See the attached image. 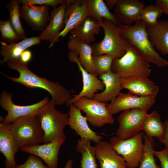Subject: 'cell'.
Here are the masks:
<instances>
[{
    "label": "cell",
    "instance_id": "obj_19",
    "mask_svg": "<svg viewBox=\"0 0 168 168\" xmlns=\"http://www.w3.org/2000/svg\"><path fill=\"white\" fill-rule=\"evenodd\" d=\"M68 125L79 135L81 139L87 140L96 143L102 140L103 138L93 131L89 127L87 119L83 116L81 110L73 104L69 106Z\"/></svg>",
    "mask_w": 168,
    "mask_h": 168
},
{
    "label": "cell",
    "instance_id": "obj_36",
    "mask_svg": "<svg viewBox=\"0 0 168 168\" xmlns=\"http://www.w3.org/2000/svg\"><path fill=\"white\" fill-rule=\"evenodd\" d=\"M21 3L23 5L32 4L40 5H46L52 7L54 8L56 7L59 4H62L65 2L67 0H19Z\"/></svg>",
    "mask_w": 168,
    "mask_h": 168
},
{
    "label": "cell",
    "instance_id": "obj_9",
    "mask_svg": "<svg viewBox=\"0 0 168 168\" xmlns=\"http://www.w3.org/2000/svg\"><path fill=\"white\" fill-rule=\"evenodd\" d=\"M148 110L133 109L123 111L118 117L119 127L116 133V136L121 139L125 140L138 134L148 115Z\"/></svg>",
    "mask_w": 168,
    "mask_h": 168
},
{
    "label": "cell",
    "instance_id": "obj_13",
    "mask_svg": "<svg viewBox=\"0 0 168 168\" xmlns=\"http://www.w3.org/2000/svg\"><path fill=\"white\" fill-rule=\"evenodd\" d=\"M50 7L30 4L23 5L21 7L20 17L34 31H42L50 21Z\"/></svg>",
    "mask_w": 168,
    "mask_h": 168
},
{
    "label": "cell",
    "instance_id": "obj_24",
    "mask_svg": "<svg viewBox=\"0 0 168 168\" xmlns=\"http://www.w3.org/2000/svg\"><path fill=\"white\" fill-rule=\"evenodd\" d=\"M40 41L38 36L26 37L19 42L8 44L1 41L0 54L3 59L0 63L4 64L9 61L19 59L23 51L33 45L39 44Z\"/></svg>",
    "mask_w": 168,
    "mask_h": 168
},
{
    "label": "cell",
    "instance_id": "obj_35",
    "mask_svg": "<svg viewBox=\"0 0 168 168\" xmlns=\"http://www.w3.org/2000/svg\"><path fill=\"white\" fill-rule=\"evenodd\" d=\"M14 168H50L44 165L43 160L35 155L30 154L27 160L21 165H17Z\"/></svg>",
    "mask_w": 168,
    "mask_h": 168
},
{
    "label": "cell",
    "instance_id": "obj_42",
    "mask_svg": "<svg viewBox=\"0 0 168 168\" xmlns=\"http://www.w3.org/2000/svg\"><path fill=\"white\" fill-rule=\"evenodd\" d=\"M73 163V160L69 159L66 162L64 168H72Z\"/></svg>",
    "mask_w": 168,
    "mask_h": 168
},
{
    "label": "cell",
    "instance_id": "obj_18",
    "mask_svg": "<svg viewBox=\"0 0 168 168\" xmlns=\"http://www.w3.org/2000/svg\"><path fill=\"white\" fill-rule=\"evenodd\" d=\"M121 88L140 96L156 97L159 89V86L142 75L121 77Z\"/></svg>",
    "mask_w": 168,
    "mask_h": 168
},
{
    "label": "cell",
    "instance_id": "obj_29",
    "mask_svg": "<svg viewBox=\"0 0 168 168\" xmlns=\"http://www.w3.org/2000/svg\"><path fill=\"white\" fill-rule=\"evenodd\" d=\"M91 141L86 139H79L76 145V150L81 155L80 161L81 168H97L94 147Z\"/></svg>",
    "mask_w": 168,
    "mask_h": 168
},
{
    "label": "cell",
    "instance_id": "obj_10",
    "mask_svg": "<svg viewBox=\"0 0 168 168\" xmlns=\"http://www.w3.org/2000/svg\"><path fill=\"white\" fill-rule=\"evenodd\" d=\"M13 95L10 92L3 91L1 94L0 105L3 110L7 112V114L3 119L4 123H11L22 116H36L39 109L49 100L45 96L41 100L30 105H19L14 104L12 101Z\"/></svg>",
    "mask_w": 168,
    "mask_h": 168
},
{
    "label": "cell",
    "instance_id": "obj_34",
    "mask_svg": "<svg viewBox=\"0 0 168 168\" xmlns=\"http://www.w3.org/2000/svg\"><path fill=\"white\" fill-rule=\"evenodd\" d=\"M0 31L2 41L12 44L20 40L8 19L0 20Z\"/></svg>",
    "mask_w": 168,
    "mask_h": 168
},
{
    "label": "cell",
    "instance_id": "obj_15",
    "mask_svg": "<svg viewBox=\"0 0 168 168\" xmlns=\"http://www.w3.org/2000/svg\"><path fill=\"white\" fill-rule=\"evenodd\" d=\"M60 139L43 144L21 147L20 150L37 156L50 168H58V155L60 148L65 141Z\"/></svg>",
    "mask_w": 168,
    "mask_h": 168
},
{
    "label": "cell",
    "instance_id": "obj_21",
    "mask_svg": "<svg viewBox=\"0 0 168 168\" xmlns=\"http://www.w3.org/2000/svg\"><path fill=\"white\" fill-rule=\"evenodd\" d=\"M0 117V152L5 157V168H14L17 165L15 155L19 148L17 146L10 132L11 123H4Z\"/></svg>",
    "mask_w": 168,
    "mask_h": 168
},
{
    "label": "cell",
    "instance_id": "obj_23",
    "mask_svg": "<svg viewBox=\"0 0 168 168\" xmlns=\"http://www.w3.org/2000/svg\"><path fill=\"white\" fill-rule=\"evenodd\" d=\"M67 47L70 51H72L79 56V62L86 71L98 76L93 64L92 49L91 45L85 44L71 35L69 37Z\"/></svg>",
    "mask_w": 168,
    "mask_h": 168
},
{
    "label": "cell",
    "instance_id": "obj_14",
    "mask_svg": "<svg viewBox=\"0 0 168 168\" xmlns=\"http://www.w3.org/2000/svg\"><path fill=\"white\" fill-rule=\"evenodd\" d=\"M89 16L86 0H68L64 17V27L58 38H64Z\"/></svg>",
    "mask_w": 168,
    "mask_h": 168
},
{
    "label": "cell",
    "instance_id": "obj_12",
    "mask_svg": "<svg viewBox=\"0 0 168 168\" xmlns=\"http://www.w3.org/2000/svg\"><path fill=\"white\" fill-rule=\"evenodd\" d=\"M68 57L71 62L77 63L79 70L82 73L83 80V87L82 91L77 95L74 96L67 103L66 106H69L81 97L85 96L90 99H92L96 93L98 91H103L105 85L102 80L99 79L96 76L86 71L79 62L77 55L70 51Z\"/></svg>",
    "mask_w": 168,
    "mask_h": 168
},
{
    "label": "cell",
    "instance_id": "obj_38",
    "mask_svg": "<svg viewBox=\"0 0 168 168\" xmlns=\"http://www.w3.org/2000/svg\"><path fill=\"white\" fill-rule=\"evenodd\" d=\"M32 56L31 52L29 50L26 49L21 53L19 59L23 63L27 64L31 60Z\"/></svg>",
    "mask_w": 168,
    "mask_h": 168
},
{
    "label": "cell",
    "instance_id": "obj_30",
    "mask_svg": "<svg viewBox=\"0 0 168 168\" xmlns=\"http://www.w3.org/2000/svg\"><path fill=\"white\" fill-rule=\"evenodd\" d=\"M20 3L19 0H11L6 8L9 14L8 20L20 40H22L26 37L20 20Z\"/></svg>",
    "mask_w": 168,
    "mask_h": 168
},
{
    "label": "cell",
    "instance_id": "obj_17",
    "mask_svg": "<svg viewBox=\"0 0 168 168\" xmlns=\"http://www.w3.org/2000/svg\"><path fill=\"white\" fill-rule=\"evenodd\" d=\"M67 1L50 12V19L49 24L38 36L40 40H46L50 43L48 48H51L59 40L58 36L64 27V17Z\"/></svg>",
    "mask_w": 168,
    "mask_h": 168
},
{
    "label": "cell",
    "instance_id": "obj_43",
    "mask_svg": "<svg viewBox=\"0 0 168 168\" xmlns=\"http://www.w3.org/2000/svg\"><path fill=\"white\" fill-rule=\"evenodd\" d=\"M167 119H168V118Z\"/></svg>",
    "mask_w": 168,
    "mask_h": 168
},
{
    "label": "cell",
    "instance_id": "obj_39",
    "mask_svg": "<svg viewBox=\"0 0 168 168\" xmlns=\"http://www.w3.org/2000/svg\"><path fill=\"white\" fill-rule=\"evenodd\" d=\"M156 5L161 8L163 13L168 15V0H157Z\"/></svg>",
    "mask_w": 168,
    "mask_h": 168
},
{
    "label": "cell",
    "instance_id": "obj_11",
    "mask_svg": "<svg viewBox=\"0 0 168 168\" xmlns=\"http://www.w3.org/2000/svg\"><path fill=\"white\" fill-rule=\"evenodd\" d=\"M155 97L140 96L128 91L120 92L106 107L112 114L133 109H149L156 102Z\"/></svg>",
    "mask_w": 168,
    "mask_h": 168
},
{
    "label": "cell",
    "instance_id": "obj_5",
    "mask_svg": "<svg viewBox=\"0 0 168 168\" xmlns=\"http://www.w3.org/2000/svg\"><path fill=\"white\" fill-rule=\"evenodd\" d=\"M104 36L102 40L91 46L93 55L108 54L119 58L126 53L130 44L121 36L118 26L110 20L104 19L101 22Z\"/></svg>",
    "mask_w": 168,
    "mask_h": 168
},
{
    "label": "cell",
    "instance_id": "obj_32",
    "mask_svg": "<svg viewBox=\"0 0 168 168\" xmlns=\"http://www.w3.org/2000/svg\"><path fill=\"white\" fill-rule=\"evenodd\" d=\"M163 13L162 10L157 5L151 4L145 6L140 15V21L146 26H152L158 22V19Z\"/></svg>",
    "mask_w": 168,
    "mask_h": 168
},
{
    "label": "cell",
    "instance_id": "obj_20",
    "mask_svg": "<svg viewBox=\"0 0 168 168\" xmlns=\"http://www.w3.org/2000/svg\"><path fill=\"white\" fill-rule=\"evenodd\" d=\"M94 147L101 168H128L123 157L111 147L109 142L102 140Z\"/></svg>",
    "mask_w": 168,
    "mask_h": 168
},
{
    "label": "cell",
    "instance_id": "obj_22",
    "mask_svg": "<svg viewBox=\"0 0 168 168\" xmlns=\"http://www.w3.org/2000/svg\"><path fill=\"white\" fill-rule=\"evenodd\" d=\"M98 76L103 81L105 88L101 92L96 93L92 99L105 103L112 101L121 92V77L111 70L102 73Z\"/></svg>",
    "mask_w": 168,
    "mask_h": 168
},
{
    "label": "cell",
    "instance_id": "obj_8",
    "mask_svg": "<svg viewBox=\"0 0 168 168\" xmlns=\"http://www.w3.org/2000/svg\"><path fill=\"white\" fill-rule=\"evenodd\" d=\"M73 104L86 114L87 121L92 126L100 128L105 124H112L114 119L107 108V103L83 96Z\"/></svg>",
    "mask_w": 168,
    "mask_h": 168
},
{
    "label": "cell",
    "instance_id": "obj_6",
    "mask_svg": "<svg viewBox=\"0 0 168 168\" xmlns=\"http://www.w3.org/2000/svg\"><path fill=\"white\" fill-rule=\"evenodd\" d=\"M149 63L135 47L130 44L123 56L113 59L111 71L121 77L139 75L148 77L152 70Z\"/></svg>",
    "mask_w": 168,
    "mask_h": 168
},
{
    "label": "cell",
    "instance_id": "obj_37",
    "mask_svg": "<svg viewBox=\"0 0 168 168\" xmlns=\"http://www.w3.org/2000/svg\"><path fill=\"white\" fill-rule=\"evenodd\" d=\"M153 154L159 160L161 168H168V151L166 149L160 151L154 150Z\"/></svg>",
    "mask_w": 168,
    "mask_h": 168
},
{
    "label": "cell",
    "instance_id": "obj_40",
    "mask_svg": "<svg viewBox=\"0 0 168 168\" xmlns=\"http://www.w3.org/2000/svg\"><path fill=\"white\" fill-rule=\"evenodd\" d=\"M164 123L165 124V131L163 138L160 141L162 143L164 144L166 146L165 148L168 151V119L165 120Z\"/></svg>",
    "mask_w": 168,
    "mask_h": 168
},
{
    "label": "cell",
    "instance_id": "obj_16",
    "mask_svg": "<svg viewBox=\"0 0 168 168\" xmlns=\"http://www.w3.org/2000/svg\"><path fill=\"white\" fill-rule=\"evenodd\" d=\"M145 4L138 0H117L114 14L120 24L131 26L140 20L141 13Z\"/></svg>",
    "mask_w": 168,
    "mask_h": 168
},
{
    "label": "cell",
    "instance_id": "obj_4",
    "mask_svg": "<svg viewBox=\"0 0 168 168\" xmlns=\"http://www.w3.org/2000/svg\"><path fill=\"white\" fill-rule=\"evenodd\" d=\"M10 132L17 146L29 147L42 143L44 132L37 116L20 117L10 124Z\"/></svg>",
    "mask_w": 168,
    "mask_h": 168
},
{
    "label": "cell",
    "instance_id": "obj_25",
    "mask_svg": "<svg viewBox=\"0 0 168 168\" xmlns=\"http://www.w3.org/2000/svg\"><path fill=\"white\" fill-rule=\"evenodd\" d=\"M149 40L155 49L168 55V21H158L154 26H147Z\"/></svg>",
    "mask_w": 168,
    "mask_h": 168
},
{
    "label": "cell",
    "instance_id": "obj_33",
    "mask_svg": "<svg viewBox=\"0 0 168 168\" xmlns=\"http://www.w3.org/2000/svg\"><path fill=\"white\" fill-rule=\"evenodd\" d=\"M115 58L108 54L93 55V64L97 76L111 70L113 59Z\"/></svg>",
    "mask_w": 168,
    "mask_h": 168
},
{
    "label": "cell",
    "instance_id": "obj_31",
    "mask_svg": "<svg viewBox=\"0 0 168 168\" xmlns=\"http://www.w3.org/2000/svg\"><path fill=\"white\" fill-rule=\"evenodd\" d=\"M144 150L138 168H159L153 154L155 141L153 138H149L143 133Z\"/></svg>",
    "mask_w": 168,
    "mask_h": 168
},
{
    "label": "cell",
    "instance_id": "obj_41",
    "mask_svg": "<svg viewBox=\"0 0 168 168\" xmlns=\"http://www.w3.org/2000/svg\"><path fill=\"white\" fill-rule=\"evenodd\" d=\"M117 0H106L105 1V3L108 7L112 9L115 7Z\"/></svg>",
    "mask_w": 168,
    "mask_h": 168
},
{
    "label": "cell",
    "instance_id": "obj_28",
    "mask_svg": "<svg viewBox=\"0 0 168 168\" xmlns=\"http://www.w3.org/2000/svg\"><path fill=\"white\" fill-rule=\"evenodd\" d=\"M161 116L154 110L144 120L142 128L147 137L149 138H156L160 141L163 137L165 124L161 120Z\"/></svg>",
    "mask_w": 168,
    "mask_h": 168
},
{
    "label": "cell",
    "instance_id": "obj_26",
    "mask_svg": "<svg viewBox=\"0 0 168 168\" xmlns=\"http://www.w3.org/2000/svg\"><path fill=\"white\" fill-rule=\"evenodd\" d=\"M100 22L88 16L70 33L84 43L91 45V43L95 41V35L100 32Z\"/></svg>",
    "mask_w": 168,
    "mask_h": 168
},
{
    "label": "cell",
    "instance_id": "obj_3",
    "mask_svg": "<svg viewBox=\"0 0 168 168\" xmlns=\"http://www.w3.org/2000/svg\"><path fill=\"white\" fill-rule=\"evenodd\" d=\"M56 105L51 99L39 109L36 115L44 133L43 144L66 139L64 129L68 125L69 115L57 110Z\"/></svg>",
    "mask_w": 168,
    "mask_h": 168
},
{
    "label": "cell",
    "instance_id": "obj_7",
    "mask_svg": "<svg viewBox=\"0 0 168 168\" xmlns=\"http://www.w3.org/2000/svg\"><path fill=\"white\" fill-rule=\"evenodd\" d=\"M143 133L140 132L130 138L123 140L117 136L112 137L109 141L111 147L125 161L128 168H136L139 166L144 150Z\"/></svg>",
    "mask_w": 168,
    "mask_h": 168
},
{
    "label": "cell",
    "instance_id": "obj_1",
    "mask_svg": "<svg viewBox=\"0 0 168 168\" xmlns=\"http://www.w3.org/2000/svg\"><path fill=\"white\" fill-rule=\"evenodd\" d=\"M7 66L17 71L19 76L13 77L3 74L11 81L21 84L29 88H39L47 91L57 105L66 104L72 97L67 89L58 83L40 77L32 72L28 68V64L18 59L8 61Z\"/></svg>",
    "mask_w": 168,
    "mask_h": 168
},
{
    "label": "cell",
    "instance_id": "obj_27",
    "mask_svg": "<svg viewBox=\"0 0 168 168\" xmlns=\"http://www.w3.org/2000/svg\"><path fill=\"white\" fill-rule=\"evenodd\" d=\"M86 1L89 16L92 19L100 22L104 19L110 20L117 26L121 24L103 0H86Z\"/></svg>",
    "mask_w": 168,
    "mask_h": 168
},
{
    "label": "cell",
    "instance_id": "obj_2",
    "mask_svg": "<svg viewBox=\"0 0 168 168\" xmlns=\"http://www.w3.org/2000/svg\"><path fill=\"white\" fill-rule=\"evenodd\" d=\"M118 26L121 37L135 47L149 62L159 67L168 65V61L162 58L152 44L147 26L142 21H136L133 26L120 24Z\"/></svg>",
    "mask_w": 168,
    "mask_h": 168
}]
</instances>
